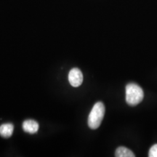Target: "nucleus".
Segmentation results:
<instances>
[{
    "mask_svg": "<svg viewBox=\"0 0 157 157\" xmlns=\"http://www.w3.org/2000/svg\"><path fill=\"white\" fill-rule=\"evenodd\" d=\"M105 115V105L102 102H97L90 111L88 117V126L90 129H96L100 127Z\"/></svg>",
    "mask_w": 157,
    "mask_h": 157,
    "instance_id": "1",
    "label": "nucleus"
},
{
    "mask_svg": "<svg viewBox=\"0 0 157 157\" xmlns=\"http://www.w3.org/2000/svg\"><path fill=\"white\" fill-rule=\"evenodd\" d=\"M143 97V90L137 84L129 83L126 86V102L129 105L135 106L139 104Z\"/></svg>",
    "mask_w": 157,
    "mask_h": 157,
    "instance_id": "2",
    "label": "nucleus"
},
{
    "mask_svg": "<svg viewBox=\"0 0 157 157\" xmlns=\"http://www.w3.org/2000/svg\"><path fill=\"white\" fill-rule=\"evenodd\" d=\"M68 81L73 87H79L83 82V74L81 70L77 68H72L68 74Z\"/></svg>",
    "mask_w": 157,
    "mask_h": 157,
    "instance_id": "3",
    "label": "nucleus"
},
{
    "mask_svg": "<svg viewBox=\"0 0 157 157\" xmlns=\"http://www.w3.org/2000/svg\"><path fill=\"white\" fill-rule=\"evenodd\" d=\"M39 128V124L36 121L32 119L25 120L23 123V129L25 132L30 133V134H34L38 132Z\"/></svg>",
    "mask_w": 157,
    "mask_h": 157,
    "instance_id": "4",
    "label": "nucleus"
},
{
    "mask_svg": "<svg viewBox=\"0 0 157 157\" xmlns=\"http://www.w3.org/2000/svg\"><path fill=\"white\" fill-rule=\"evenodd\" d=\"M13 131H14V126L11 123L3 124L0 126V135L3 137L7 138L11 137Z\"/></svg>",
    "mask_w": 157,
    "mask_h": 157,
    "instance_id": "5",
    "label": "nucleus"
},
{
    "mask_svg": "<svg viewBox=\"0 0 157 157\" xmlns=\"http://www.w3.org/2000/svg\"><path fill=\"white\" fill-rule=\"evenodd\" d=\"M115 156L117 157H135V155L129 148L121 146L116 150Z\"/></svg>",
    "mask_w": 157,
    "mask_h": 157,
    "instance_id": "6",
    "label": "nucleus"
},
{
    "mask_svg": "<svg viewBox=\"0 0 157 157\" xmlns=\"http://www.w3.org/2000/svg\"><path fill=\"white\" fill-rule=\"evenodd\" d=\"M149 157H157V144H155L150 148L148 153Z\"/></svg>",
    "mask_w": 157,
    "mask_h": 157,
    "instance_id": "7",
    "label": "nucleus"
}]
</instances>
